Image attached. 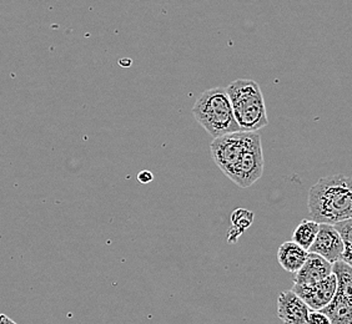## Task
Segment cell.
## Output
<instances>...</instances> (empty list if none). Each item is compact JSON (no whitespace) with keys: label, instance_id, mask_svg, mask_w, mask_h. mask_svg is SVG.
<instances>
[{"label":"cell","instance_id":"cell-2","mask_svg":"<svg viewBox=\"0 0 352 324\" xmlns=\"http://www.w3.org/2000/svg\"><path fill=\"white\" fill-rule=\"evenodd\" d=\"M225 90L240 131L256 132L269 124L264 95L256 81L239 79Z\"/></svg>","mask_w":352,"mask_h":324},{"label":"cell","instance_id":"cell-6","mask_svg":"<svg viewBox=\"0 0 352 324\" xmlns=\"http://www.w3.org/2000/svg\"><path fill=\"white\" fill-rule=\"evenodd\" d=\"M292 290L301 298L311 311H321L331 302L336 293V278L330 276L312 284H294Z\"/></svg>","mask_w":352,"mask_h":324},{"label":"cell","instance_id":"cell-15","mask_svg":"<svg viewBox=\"0 0 352 324\" xmlns=\"http://www.w3.org/2000/svg\"><path fill=\"white\" fill-rule=\"evenodd\" d=\"M254 213L246 209H236L231 213V223L237 230H248L254 222Z\"/></svg>","mask_w":352,"mask_h":324},{"label":"cell","instance_id":"cell-9","mask_svg":"<svg viewBox=\"0 0 352 324\" xmlns=\"http://www.w3.org/2000/svg\"><path fill=\"white\" fill-rule=\"evenodd\" d=\"M332 273V264L326 261L324 257L316 253H310L306 257L305 262L296 272L295 284H312L330 276Z\"/></svg>","mask_w":352,"mask_h":324},{"label":"cell","instance_id":"cell-13","mask_svg":"<svg viewBox=\"0 0 352 324\" xmlns=\"http://www.w3.org/2000/svg\"><path fill=\"white\" fill-rule=\"evenodd\" d=\"M332 273L336 278V290L352 297V267L344 261L332 264Z\"/></svg>","mask_w":352,"mask_h":324},{"label":"cell","instance_id":"cell-19","mask_svg":"<svg viewBox=\"0 0 352 324\" xmlns=\"http://www.w3.org/2000/svg\"><path fill=\"white\" fill-rule=\"evenodd\" d=\"M0 324H16L13 319L7 317L6 314H0Z\"/></svg>","mask_w":352,"mask_h":324},{"label":"cell","instance_id":"cell-8","mask_svg":"<svg viewBox=\"0 0 352 324\" xmlns=\"http://www.w3.org/2000/svg\"><path fill=\"white\" fill-rule=\"evenodd\" d=\"M311 311L307 304L294 290H285L278 294V316L284 324H307Z\"/></svg>","mask_w":352,"mask_h":324},{"label":"cell","instance_id":"cell-12","mask_svg":"<svg viewBox=\"0 0 352 324\" xmlns=\"http://www.w3.org/2000/svg\"><path fill=\"white\" fill-rule=\"evenodd\" d=\"M320 223L314 220H302L292 233V241L298 243L304 250H309L318 235Z\"/></svg>","mask_w":352,"mask_h":324},{"label":"cell","instance_id":"cell-10","mask_svg":"<svg viewBox=\"0 0 352 324\" xmlns=\"http://www.w3.org/2000/svg\"><path fill=\"white\" fill-rule=\"evenodd\" d=\"M321 311L329 317L331 324H351L352 297L336 290L331 302Z\"/></svg>","mask_w":352,"mask_h":324},{"label":"cell","instance_id":"cell-11","mask_svg":"<svg viewBox=\"0 0 352 324\" xmlns=\"http://www.w3.org/2000/svg\"><path fill=\"white\" fill-rule=\"evenodd\" d=\"M309 255L307 251L294 241L285 242L278 247V261L283 270L289 273H296L301 266L305 262L306 257Z\"/></svg>","mask_w":352,"mask_h":324},{"label":"cell","instance_id":"cell-18","mask_svg":"<svg viewBox=\"0 0 352 324\" xmlns=\"http://www.w3.org/2000/svg\"><path fill=\"white\" fill-rule=\"evenodd\" d=\"M153 178H154V175L148 170H144L142 172H139V175H138V180H139V183H151Z\"/></svg>","mask_w":352,"mask_h":324},{"label":"cell","instance_id":"cell-7","mask_svg":"<svg viewBox=\"0 0 352 324\" xmlns=\"http://www.w3.org/2000/svg\"><path fill=\"white\" fill-rule=\"evenodd\" d=\"M307 252L316 253L318 256L324 257L330 264H333L336 261H341L344 244L332 224L320 223L318 235Z\"/></svg>","mask_w":352,"mask_h":324},{"label":"cell","instance_id":"cell-4","mask_svg":"<svg viewBox=\"0 0 352 324\" xmlns=\"http://www.w3.org/2000/svg\"><path fill=\"white\" fill-rule=\"evenodd\" d=\"M264 172V155L261 137L256 132H249L244 151L226 176L241 189H248L258 181Z\"/></svg>","mask_w":352,"mask_h":324},{"label":"cell","instance_id":"cell-3","mask_svg":"<svg viewBox=\"0 0 352 324\" xmlns=\"http://www.w3.org/2000/svg\"><path fill=\"white\" fill-rule=\"evenodd\" d=\"M192 115L214 139L240 131L225 88L204 91L192 106Z\"/></svg>","mask_w":352,"mask_h":324},{"label":"cell","instance_id":"cell-17","mask_svg":"<svg viewBox=\"0 0 352 324\" xmlns=\"http://www.w3.org/2000/svg\"><path fill=\"white\" fill-rule=\"evenodd\" d=\"M243 235V231L237 230L234 226L231 227L229 233H228V242L229 243H236L237 240L240 238V236Z\"/></svg>","mask_w":352,"mask_h":324},{"label":"cell","instance_id":"cell-1","mask_svg":"<svg viewBox=\"0 0 352 324\" xmlns=\"http://www.w3.org/2000/svg\"><path fill=\"white\" fill-rule=\"evenodd\" d=\"M309 212L318 223H335L352 217V183L345 175L321 177L309 191Z\"/></svg>","mask_w":352,"mask_h":324},{"label":"cell","instance_id":"cell-14","mask_svg":"<svg viewBox=\"0 0 352 324\" xmlns=\"http://www.w3.org/2000/svg\"><path fill=\"white\" fill-rule=\"evenodd\" d=\"M335 227V230L338 231L340 235V238L344 244V252H342V257L341 261H344L346 264H352V220H345L341 222L335 223L332 224Z\"/></svg>","mask_w":352,"mask_h":324},{"label":"cell","instance_id":"cell-5","mask_svg":"<svg viewBox=\"0 0 352 324\" xmlns=\"http://www.w3.org/2000/svg\"><path fill=\"white\" fill-rule=\"evenodd\" d=\"M249 132L237 131L228 135L215 137L211 142V156L217 166L226 175L231 167L236 163L239 157L243 154Z\"/></svg>","mask_w":352,"mask_h":324},{"label":"cell","instance_id":"cell-16","mask_svg":"<svg viewBox=\"0 0 352 324\" xmlns=\"http://www.w3.org/2000/svg\"><path fill=\"white\" fill-rule=\"evenodd\" d=\"M307 324H331V322L324 312L310 311L307 316Z\"/></svg>","mask_w":352,"mask_h":324}]
</instances>
